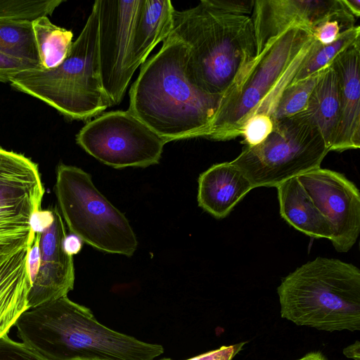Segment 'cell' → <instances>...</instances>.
I'll return each mask as SVG.
<instances>
[{"label": "cell", "instance_id": "obj_1", "mask_svg": "<svg viewBox=\"0 0 360 360\" xmlns=\"http://www.w3.org/2000/svg\"><path fill=\"white\" fill-rule=\"evenodd\" d=\"M145 62L129 91V108L167 143L206 138L224 96L198 88L186 71L187 48L168 36Z\"/></svg>", "mask_w": 360, "mask_h": 360}, {"label": "cell", "instance_id": "obj_2", "mask_svg": "<svg viewBox=\"0 0 360 360\" xmlns=\"http://www.w3.org/2000/svg\"><path fill=\"white\" fill-rule=\"evenodd\" d=\"M169 36L187 48L186 71L203 91L226 96L244 79L257 56L250 15L221 8L214 0L174 9Z\"/></svg>", "mask_w": 360, "mask_h": 360}, {"label": "cell", "instance_id": "obj_3", "mask_svg": "<svg viewBox=\"0 0 360 360\" xmlns=\"http://www.w3.org/2000/svg\"><path fill=\"white\" fill-rule=\"evenodd\" d=\"M14 326L21 342L54 360H154L164 352L102 325L68 296L27 309Z\"/></svg>", "mask_w": 360, "mask_h": 360}, {"label": "cell", "instance_id": "obj_4", "mask_svg": "<svg viewBox=\"0 0 360 360\" xmlns=\"http://www.w3.org/2000/svg\"><path fill=\"white\" fill-rule=\"evenodd\" d=\"M316 43L311 30L303 25L291 26L269 39L240 84L224 96L206 139L227 141L240 136L244 124L255 114L272 119L282 93Z\"/></svg>", "mask_w": 360, "mask_h": 360}, {"label": "cell", "instance_id": "obj_5", "mask_svg": "<svg viewBox=\"0 0 360 360\" xmlns=\"http://www.w3.org/2000/svg\"><path fill=\"white\" fill-rule=\"evenodd\" d=\"M282 318L328 332L360 330V270L318 257L285 276L277 288Z\"/></svg>", "mask_w": 360, "mask_h": 360}, {"label": "cell", "instance_id": "obj_6", "mask_svg": "<svg viewBox=\"0 0 360 360\" xmlns=\"http://www.w3.org/2000/svg\"><path fill=\"white\" fill-rule=\"evenodd\" d=\"M98 19L93 8L68 56L58 67L33 68L15 75L11 85L35 97L66 117L86 120L110 104L103 91L98 60Z\"/></svg>", "mask_w": 360, "mask_h": 360}, {"label": "cell", "instance_id": "obj_7", "mask_svg": "<svg viewBox=\"0 0 360 360\" xmlns=\"http://www.w3.org/2000/svg\"><path fill=\"white\" fill-rule=\"evenodd\" d=\"M54 191L58 211L72 234L102 252L134 255L138 241L131 226L97 189L90 174L60 164Z\"/></svg>", "mask_w": 360, "mask_h": 360}, {"label": "cell", "instance_id": "obj_8", "mask_svg": "<svg viewBox=\"0 0 360 360\" xmlns=\"http://www.w3.org/2000/svg\"><path fill=\"white\" fill-rule=\"evenodd\" d=\"M328 152L319 130L300 112L275 122L273 131L263 142L245 147L231 162L255 188L276 187L320 167Z\"/></svg>", "mask_w": 360, "mask_h": 360}, {"label": "cell", "instance_id": "obj_9", "mask_svg": "<svg viewBox=\"0 0 360 360\" xmlns=\"http://www.w3.org/2000/svg\"><path fill=\"white\" fill-rule=\"evenodd\" d=\"M76 141L90 155L115 169L156 165L167 143L129 110L108 112L89 121Z\"/></svg>", "mask_w": 360, "mask_h": 360}, {"label": "cell", "instance_id": "obj_10", "mask_svg": "<svg viewBox=\"0 0 360 360\" xmlns=\"http://www.w3.org/2000/svg\"><path fill=\"white\" fill-rule=\"evenodd\" d=\"M44 194L37 164L0 146V253L32 247L31 217L41 210Z\"/></svg>", "mask_w": 360, "mask_h": 360}, {"label": "cell", "instance_id": "obj_11", "mask_svg": "<svg viewBox=\"0 0 360 360\" xmlns=\"http://www.w3.org/2000/svg\"><path fill=\"white\" fill-rule=\"evenodd\" d=\"M140 0H97L100 75L110 106L122 102L131 80L127 60Z\"/></svg>", "mask_w": 360, "mask_h": 360}, {"label": "cell", "instance_id": "obj_12", "mask_svg": "<svg viewBox=\"0 0 360 360\" xmlns=\"http://www.w3.org/2000/svg\"><path fill=\"white\" fill-rule=\"evenodd\" d=\"M297 179L328 221L335 249L349 251L360 232V193L356 186L344 174L321 167Z\"/></svg>", "mask_w": 360, "mask_h": 360}, {"label": "cell", "instance_id": "obj_13", "mask_svg": "<svg viewBox=\"0 0 360 360\" xmlns=\"http://www.w3.org/2000/svg\"><path fill=\"white\" fill-rule=\"evenodd\" d=\"M257 54L271 38L293 25L312 29L338 20L347 28L355 26V17L342 0H255L251 14Z\"/></svg>", "mask_w": 360, "mask_h": 360}, {"label": "cell", "instance_id": "obj_14", "mask_svg": "<svg viewBox=\"0 0 360 360\" xmlns=\"http://www.w3.org/2000/svg\"><path fill=\"white\" fill-rule=\"evenodd\" d=\"M53 221L40 236V266L28 295V309L67 296L74 288L73 257L64 250L67 236L62 217L53 210Z\"/></svg>", "mask_w": 360, "mask_h": 360}, {"label": "cell", "instance_id": "obj_15", "mask_svg": "<svg viewBox=\"0 0 360 360\" xmlns=\"http://www.w3.org/2000/svg\"><path fill=\"white\" fill-rule=\"evenodd\" d=\"M339 82L340 120L330 150L360 147V39L332 61Z\"/></svg>", "mask_w": 360, "mask_h": 360}, {"label": "cell", "instance_id": "obj_16", "mask_svg": "<svg viewBox=\"0 0 360 360\" xmlns=\"http://www.w3.org/2000/svg\"><path fill=\"white\" fill-rule=\"evenodd\" d=\"M198 202L217 219L229 215L255 188L244 173L231 162L213 165L198 177Z\"/></svg>", "mask_w": 360, "mask_h": 360}, {"label": "cell", "instance_id": "obj_17", "mask_svg": "<svg viewBox=\"0 0 360 360\" xmlns=\"http://www.w3.org/2000/svg\"><path fill=\"white\" fill-rule=\"evenodd\" d=\"M174 11L169 0H140L127 60L131 78L155 46L169 36Z\"/></svg>", "mask_w": 360, "mask_h": 360}, {"label": "cell", "instance_id": "obj_18", "mask_svg": "<svg viewBox=\"0 0 360 360\" xmlns=\"http://www.w3.org/2000/svg\"><path fill=\"white\" fill-rule=\"evenodd\" d=\"M28 245L0 253V338L8 335L20 315L28 309L32 284L27 268Z\"/></svg>", "mask_w": 360, "mask_h": 360}, {"label": "cell", "instance_id": "obj_19", "mask_svg": "<svg viewBox=\"0 0 360 360\" xmlns=\"http://www.w3.org/2000/svg\"><path fill=\"white\" fill-rule=\"evenodd\" d=\"M276 188L280 214L285 221L309 236L330 240L332 231L328 221L315 206L297 177L286 180Z\"/></svg>", "mask_w": 360, "mask_h": 360}, {"label": "cell", "instance_id": "obj_20", "mask_svg": "<svg viewBox=\"0 0 360 360\" xmlns=\"http://www.w3.org/2000/svg\"><path fill=\"white\" fill-rule=\"evenodd\" d=\"M302 112L319 130L330 151L336 139L340 120L339 82L330 65L322 70Z\"/></svg>", "mask_w": 360, "mask_h": 360}, {"label": "cell", "instance_id": "obj_21", "mask_svg": "<svg viewBox=\"0 0 360 360\" xmlns=\"http://www.w3.org/2000/svg\"><path fill=\"white\" fill-rule=\"evenodd\" d=\"M32 25L41 67H58L70 53L72 32L53 24L47 16L32 20Z\"/></svg>", "mask_w": 360, "mask_h": 360}, {"label": "cell", "instance_id": "obj_22", "mask_svg": "<svg viewBox=\"0 0 360 360\" xmlns=\"http://www.w3.org/2000/svg\"><path fill=\"white\" fill-rule=\"evenodd\" d=\"M0 52L41 67L32 21L0 20Z\"/></svg>", "mask_w": 360, "mask_h": 360}, {"label": "cell", "instance_id": "obj_23", "mask_svg": "<svg viewBox=\"0 0 360 360\" xmlns=\"http://www.w3.org/2000/svg\"><path fill=\"white\" fill-rule=\"evenodd\" d=\"M360 39V27L355 25L342 32L333 43L322 45L318 41L311 55L297 72L292 84L304 80L330 65L337 56Z\"/></svg>", "mask_w": 360, "mask_h": 360}, {"label": "cell", "instance_id": "obj_24", "mask_svg": "<svg viewBox=\"0 0 360 360\" xmlns=\"http://www.w3.org/2000/svg\"><path fill=\"white\" fill-rule=\"evenodd\" d=\"M322 70L304 80L290 84L285 89L274 112L272 116L274 122L292 117L305 110L309 97Z\"/></svg>", "mask_w": 360, "mask_h": 360}, {"label": "cell", "instance_id": "obj_25", "mask_svg": "<svg viewBox=\"0 0 360 360\" xmlns=\"http://www.w3.org/2000/svg\"><path fill=\"white\" fill-rule=\"evenodd\" d=\"M63 0H0V20L32 21L51 15Z\"/></svg>", "mask_w": 360, "mask_h": 360}, {"label": "cell", "instance_id": "obj_26", "mask_svg": "<svg viewBox=\"0 0 360 360\" xmlns=\"http://www.w3.org/2000/svg\"><path fill=\"white\" fill-rule=\"evenodd\" d=\"M274 123L271 117L264 114H255L244 124L241 135L246 146H255L263 142L271 133Z\"/></svg>", "mask_w": 360, "mask_h": 360}, {"label": "cell", "instance_id": "obj_27", "mask_svg": "<svg viewBox=\"0 0 360 360\" xmlns=\"http://www.w3.org/2000/svg\"><path fill=\"white\" fill-rule=\"evenodd\" d=\"M0 360H54L34 347L8 335L0 338Z\"/></svg>", "mask_w": 360, "mask_h": 360}, {"label": "cell", "instance_id": "obj_28", "mask_svg": "<svg viewBox=\"0 0 360 360\" xmlns=\"http://www.w3.org/2000/svg\"><path fill=\"white\" fill-rule=\"evenodd\" d=\"M33 68H41L33 63L12 58L0 52L1 82H9L17 73Z\"/></svg>", "mask_w": 360, "mask_h": 360}, {"label": "cell", "instance_id": "obj_29", "mask_svg": "<svg viewBox=\"0 0 360 360\" xmlns=\"http://www.w3.org/2000/svg\"><path fill=\"white\" fill-rule=\"evenodd\" d=\"M347 29L338 20H328L314 27L312 34L319 44L327 45L335 41L340 34Z\"/></svg>", "mask_w": 360, "mask_h": 360}, {"label": "cell", "instance_id": "obj_30", "mask_svg": "<svg viewBox=\"0 0 360 360\" xmlns=\"http://www.w3.org/2000/svg\"><path fill=\"white\" fill-rule=\"evenodd\" d=\"M247 342L221 346V347L199 354L186 360H232L242 349Z\"/></svg>", "mask_w": 360, "mask_h": 360}, {"label": "cell", "instance_id": "obj_31", "mask_svg": "<svg viewBox=\"0 0 360 360\" xmlns=\"http://www.w3.org/2000/svg\"><path fill=\"white\" fill-rule=\"evenodd\" d=\"M41 233H37L35 234L34 240L29 250L27 259V268L31 284L35 280L40 266L41 255L39 240Z\"/></svg>", "mask_w": 360, "mask_h": 360}, {"label": "cell", "instance_id": "obj_32", "mask_svg": "<svg viewBox=\"0 0 360 360\" xmlns=\"http://www.w3.org/2000/svg\"><path fill=\"white\" fill-rule=\"evenodd\" d=\"M54 219L53 210H39L31 217L30 225L33 233H41L47 229Z\"/></svg>", "mask_w": 360, "mask_h": 360}, {"label": "cell", "instance_id": "obj_33", "mask_svg": "<svg viewBox=\"0 0 360 360\" xmlns=\"http://www.w3.org/2000/svg\"><path fill=\"white\" fill-rule=\"evenodd\" d=\"M82 248V240L74 234L67 235L64 240V250L65 252L72 256L77 254Z\"/></svg>", "mask_w": 360, "mask_h": 360}, {"label": "cell", "instance_id": "obj_34", "mask_svg": "<svg viewBox=\"0 0 360 360\" xmlns=\"http://www.w3.org/2000/svg\"><path fill=\"white\" fill-rule=\"evenodd\" d=\"M343 354L353 360H360V342L356 340L354 343L343 349Z\"/></svg>", "mask_w": 360, "mask_h": 360}, {"label": "cell", "instance_id": "obj_35", "mask_svg": "<svg viewBox=\"0 0 360 360\" xmlns=\"http://www.w3.org/2000/svg\"><path fill=\"white\" fill-rule=\"evenodd\" d=\"M348 11L356 18L360 15L359 0H342Z\"/></svg>", "mask_w": 360, "mask_h": 360}, {"label": "cell", "instance_id": "obj_36", "mask_svg": "<svg viewBox=\"0 0 360 360\" xmlns=\"http://www.w3.org/2000/svg\"><path fill=\"white\" fill-rule=\"evenodd\" d=\"M297 360H328L321 352H311Z\"/></svg>", "mask_w": 360, "mask_h": 360}, {"label": "cell", "instance_id": "obj_37", "mask_svg": "<svg viewBox=\"0 0 360 360\" xmlns=\"http://www.w3.org/2000/svg\"><path fill=\"white\" fill-rule=\"evenodd\" d=\"M72 360H98V359H75Z\"/></svg>", "mask_w": 360, "mask_h": 360}, {"label": "cell", "instance_id": "obj_38", "mask_svg": "<svg viewBox=\"0 0 360 360\" xmlns=\"http://www.w3.org/2000/svg\"><path fill=\"white\" fill-rule=\"evenodd\" d=\"M160 360H172V359H169V358H164V359H160Z\"/></svg>", "mask_w": 360, "mask_h": 360}]
</instances>
